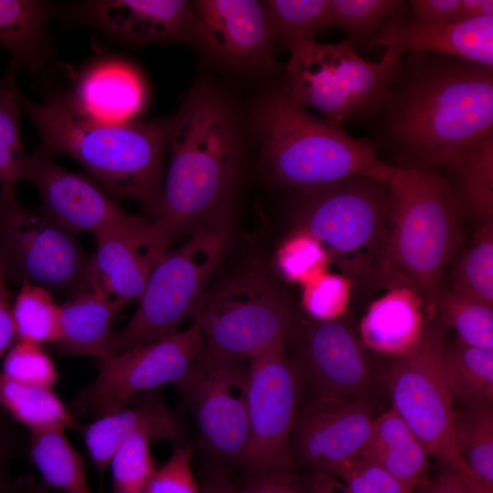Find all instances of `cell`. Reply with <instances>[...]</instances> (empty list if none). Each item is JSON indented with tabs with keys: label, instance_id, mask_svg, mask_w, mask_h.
<instances>
[{
	"label": "cell",
	"instance_id": "6da1fadb",
	"mask_svg": "<svg viewBox=\"0 0 493 493\" xmlns=\"http://www.w3.org/2000/svg\"><path fill=\"white\" fill-rule=\"evenodd\" d=\"M369 123V140L388 165L443 168L493 131V67L437 53H406Z\"/></svg>",
	"mask_w": 493,
	"mask_h": 493
},
{
	"label": "cell",
	"instance_id": "7a4b0ae2",
	"mask_svg": "<svg viewBox=\"0 0 493 493\" xmlns=\"http://www.w3.org/2000/svg\"><path fill=\"white\" fill-rule=\"evenodd\" d=\"M247 118L222 87L197 80L177 111L159 206L151 220L168 248L230 218L250 139Z\"/></svg>",
	"mask_w": 493,
	"mask_h": 493
},
{
	"label": "cell",
	"instance_id": "3957f363",
	"mask_svg": "<svg viewBox=\"0 0 493 493\" xmlns=\"http://www.w3.org/2000/svg\"><path fill=\"white\" fill-rule=\"evenodd\" d=\"M18 103L38 131L36 151L51 158H73L113 200L135 201L151 220L155 216L173 114L111 122L85 114L69 96H54L38 104L18 92Z\"/></svg>",
	"mask_w": 493,
	"mask_h": 493
},
{
	"label": "cell",
	"instance_id": "277c9868",
	"mask_svg": "<svg viewBox=\"0 0 493 493\" xmlns=\"http://www.w3.org/2000/svg\"><path fill=\"white\" fill-rule=\"evenodd\" d=\"M246 118L259 163L278 186L300 190L355 175L387 183L395 170L378 157L369 138H354L310 113L284 83L258 93Z\"/></svg>",
	"mask_w": 493,
	"mask_h": 493
},
{
	"label": "cell",
	"instance_id": "5b68a950",
	"mask_svg": "<svg viewBox=\"0 0 493 493\" xmlns=\"http://www.w3.org/2000/svg\"><path fill=\"white\" fill-rule=\"evenodd\" d=\"M387 184L391 228L379 287L413 290L434 319L444 271L462 244L466 216L448 181L435 171L395 168Z\"/></svg>",
	"mask_w": 493,
	"mask_h": 493
},
{
	"label": "cell",
	"instance_id": "8992f818",
	"mask_svg": "<svg viewBox=\"0 0 493 493\" xmlns=\"http://www.w3.org/2000/svg\"><path fill=\"white\" fill-rule=\"evenodd\" d=\"M291 208L298 229L321 243L344 277L379 287L391 228L386 182L355 175L296 190Z\"/></svg>",
	"mask_w": 493,
	"mask_h": 493
},
{
	"label": "cell",
	"instance_id": "52a82bcc",
	"mask_svg": "<svg viewBox=\"0 0 493 493\" xmlns=\"http://www.w3.org/2000/svg\"><path fill=\"white\" fill-rule=\"evenodd\" d=\"M191 317L205 351L246 360L287 344L297 319L284 288L255 265L208 285Z\"/></svg>",
	"mask_w": 493,
	"mask_h": 493
},
{
	"label": "cell",
	"instance_id": "ba28073f",
	"mask_svg": "<svg viewBox=\"0 0 493 493\" xmlns=\"http://www.w3.org/2000/svg\"><path fill=\"white\" fill-rule=\"evenodd\" d=\"M284 85L302 107L342 126L351 121H370L379 110L401 57L385 51L379 62L362 58L346 39L322 44L315 39L289 49Z\"/></svg>",
	"mask_w": 493,
	"mask_h": 493
},
{
	"label": "cell",
	"instance_id": "9c48e42d",
	"mask_svg": "<svg viewBox=\"0 0 493 493\" xmlns=\"http://www.w3.org/2000/svg\"><path fill=\"white\" fill-rule=\"evenodd\" d=\"M229 223L230 218L197 231L166 252L153 267L136 311L121 330L114 331L106 356L176 332L192 315L225 255Z\"/></svg>",
	"mask_w": 493,
	"mask_h": 493
},
{
	"label": "cell",
	"instance_id": "30bf717a",
	"mask_svg": "<svg viewBox=\"0 0 493 493\" xmlns=\"http://www.w3.org/2000/svg\"><path fill=\"white\" fill-rule=\"evenodd\" d=\"M0 260L7 280L68 297L91 287V255L77 234L41 208L20 204L15 186H0Z\"/></svg>",
	"mask_w": 493,
	"mask_h": 493
},
{
	"label": "cell",
	"instance_id": "8fae6325",
	"mask_svg": "<svg viewBox=\"0 0 493 493\" xmlns=\"http://www.w3.org/2000/svg\"><path fill=\"white\" fill-rule=\"evenodd\" d=\"M445 327L425 326L416 345L396 357L387 371L393 409L432 456L457 476L464 471L455 446L456 410L442 367Z\"/></svg>",
	"mask_w": 493,
	"mask_h": 493
},
{
	"label": "cell",
	"instance_id": "7c38bea8",
	"mask_svg": "<svg viewBox=\"0 0 493 493\" xmlns=\"http://www.w3.org/2000/svg\"><path fill=\"white\" fill-rule=\"evenodd\" d=\"M304 389L286 344L270 347L249 359L248 436L240 465L250 477L291 468L289 440Z\"/></svg>",
	"mask_w": 493,
	"mask_h": 493
},
{
	"label": "cell",
	"instance_id": "4fadbf2b",
	"mask_svg": "<svg viewBox=\"0 0 493 493\" xmlns=\"http://www.w3.org/2000/svg\"><path fill=\"white\" fill-rule=\"evenodd\" d=\"M205 339L194 324L127 351L100 359L97 377L72 402L79 414L97 418L126 408L143 392L176 384L192 369Z\"/></svg>",
	"mask_w": 493,
	"mask_h": 493
},
{
	"label": "cell",
	"instance_id": "5bb4252c",
	"mask_svg": "<svg viewBox=\"0 0 493 493\" xmlns=\"http://www.w3.org/2000/svg\"><path fill=\"white\" fill-rule=\"evenodd\" d=\"M249 360L202 350L175 385L192 411L201 445L220 461L240 465L247 443Z\"/></svg>",
	"mask_w": 493,
	"mask_h": 493
},
{
	"label": "cell",
	"instance_id": "9a60e30c",
	"mask_svg": "<svg viewBox=\"0 0 493 493\" xmlns=\"http://www.w3.org/2000/svg\"><path fill=\"white\" fill-rule=\"evenodd\" d=\"M192 5L191 45L209 62L248 77L280 69L262 1L196 0Z\"/></svg>",
	"mask_w": 493,
	"mask_h": 493
},
{
	"label": "cell",
	"instance_id": "2e32d148",
	"mask_svg": "<svg viewBox=\"0 0 493 493\" xmlns=\"http://www.w3.org/2000/svg\"><path fill=\"white\" fill-rule=\"evenodd\" d=\"M288 341L313 398L348 399L367 396L371 368L361 341L342 317L320 321L296 319Z\"/></svg>",
	"mask_w": 493,
	"mask_h": 493
},
{
	"label": "cell",
	"instance_id": "e0dca14e",
	"mask_svg": "<svg viewBox=\"0 0 493 493\" xmlns=\"http://www.w3.org/2000/svg\"><path fill=\"white\" fill-rule=\"evenodd\" d=\"M377 416L367 396L302 400L289 440L291 464L332 474L361 455Z\"/></svg>",
	"mask_w": 493,
	"mask_h": 493
},
{
	"label": "cell",
	"instance_id": "ac0fdd59",
	"mask_svg": "<svg viewBox=\"0 0 493 493\" xmlns=\"http://www.w3.org/2000/svg\"><path fill=\"white\" fill-rule=\"evenodd\" d=\"M24 181L38 190L40 208L77 235L95 236L136 216L122 210L90 177L68 171L36 150L28 156Z\"/></svg>",
	"mask_w": 493,
	"mask_h": 493
},
{
	"label": "cell",
	"instance_id": "d6986e66",
	"mask_svg": "<svg viewBox=\"0 0 493 493\" xmlns=\"http://www.w3.org/2000/svg\"><path fill=\"white\" fill-rule=\"evenodd\" d=\"M94 237L90 289L104 292L121 310L140 299L153 267L168 251L152 221L137 215L129 224Z\"/></svg>",
	"mask_w": 493,
	"mask_h": 493
},
{
	"label": "cell",
	"instance_id": "ffe728a7",
	"mask_svg": "<svg viewBox=\"0 0 493 493\" xmlns=\"http://www.w3.org/2000/svg\"><path fill=\"white\" fill-rule=\"evenodd\" d=\"M73 17L131 45L191 44L192 1L95 0L75 6Z\"/></svg>",
	"mask_w": 493,
	"mask_h": 493
},
{
	"label": "cell",
	"instance_id": "44dd1931",
	"mask_svg": "<svg viewBox=\"0 0 493 493\" xmlns=\"http://www.w3.org/2000/svg\"><path fill=\"white\" fill-rule=\"evenodd\" d=\"M374 45L400 57L431 52L493 67V16L435 25L414 24L400 17L383 26Z\"/></svg>",
	"mask_w": 493,
	"mask_h": 493
},
{
	"label": "cell",
	"instance_id": "7402d4cb",
	"mask_svg": "<svg viewBox=\"0 0 493 493\" xmlns=\"http://www.w3.org/2000/svg\"><path fill=\"white\" fill-rule=\"evenodd\" d=\"M141 393L126 408L97 418L84 430L86 446L100 475L119 447L136 432L146 433L152 441H184L181 416L167 407L157 389Z\"/></svg>",
	"mask_w": 493,
	"mask_h": 493
},
{
	"label": "cell",
	"instance_id": "603a6c76",
	"mask_svg": "<svg viewBox=\"0 0 493 493\" xmlns=\"http://www.w3.org/2000/svg\"><path fill=\"white\" fill-rule=\"evenodd\" d=\"M85 114L100 121H132L146 100L143 79L126 61L99 60L89 66L76 79L68 95Z\"/></svg>",
	"mask_w": 493,
	"mask_h": 493
},
{
	"label": "cell",
	"instance_id": "cb8c5ba5",
	"mask_svg": "<svg viewBox=\"0 0 493 493\" xmlns=\"http://www.w3.org/2000/svg\"><path fill=\"white\" fill-rule=\"evenodd\" d=\"M55 5L39 0H0V46L10 57L8 68L39 72L54 55L47 23Z\"/></svg>",
	"mask_w": 493,
	"mask_h": 493
},
{
	"label": "cell",
	"instance_id": "d4e9b609",
	"mask_svg": "<svg viewBox=\"0 0 493 493\" xmlns=\"http://www.w3.org/2000/svg\"><path fill=\"white\" fill-rule=\"evenodd\" d=\"M423 305L413 290L391 288L371 305L362 318L360 326L362 343L377 352L396 357L408 352L425 330Z\"/></svg>",
	"mask_w": 493,
	"mask_h": 493
},
{
	"label": "cell",
	"instance_id": "484cf974",
	"mask_svg": "<svg viewBox=\"0 0 493 493\" xmlns=\"http://www.w3.org/2000/svg\"><path fill=\"white\" fill-rule=\"evenodd\" d=\"M58 308V349L68 355L105 357L115 331L114 318L121 311L116 303L101 290L91 288L68 297Z\"/></svg>",
	"mask_w": 493,
	"mask_h": 493
},
{
	"label": "cell",
	"instance_id": "4316f807",
	"mask_svg": "<svg viewBox=\"0 0 493 493\" xmlns=\"http://www.w3.org/2000/svg\"><path fill=\"white\" fill-rule=\"evenodd\" d=\"M429 456L423 443L393 409L376 417L369 441L359 456L411 489L426 482Z\"/></svg>",
	"mask_w": 493,
	"mask_h": 493
},
{
	"label": "cell",
	"instance_id": "83f0119b",
	"mask_svg": "<svg viewBox=\"0 0 493 493\" xmlns=\"http://www.w3.org/2000/svg\"><path fill=\"white\" fill-rule=\"evenodd\" d=\"M465 216L493 223V131L464 148L442 168Z\"/></svg>",
	"mask_w": 493,
	"mask_h": 493
},
{
	"label": "cell",
	"instance_id": "f1b7e54d",
	"mask_svg": "<svg viewBox=\"0 0 493 493\" xmlns=\"http://www.w3.org/2000/svg\"><path fill=\"white\" fill-rule=\"evenodd\" d=\"M455 446L471 493H493V405L464 406L455 416Z\"/></svg>",
	"mask_w": 493,
	"mask_h": 493
},
{
	"label": "cell",
	"instance_id": "f546056e",
	"mask_svg": "<svg viewBox=\"0 0 493 493\" xmlns=\"http://www.w3.org/2000/svg\"><path fill=\"white\" fill-rule=\"evenodd\" d=\"M442 367L453 404H493V350L447 342Z\"/></svg>",
	"mask_w": 493,
	"mask_h": 493
},
{
	"label": "cell",
	"instance_id": "4dcf8cb0",
	"mask_svg": "<svg viewBox=\"0 0 493 493\" xmlns=\"http://www.w3.org/2000/svg\"><path fill=\"white\" fill-rule=\"evenodd\" d=\"M28 451L47 486L64 493H93L87 481L83 458L63 428L30 431Z\"/></svg>",
	"mask_w": 493,
	"mask_h": 493
},
{
	"label": "cell",
	"instance_id": "1f68e13d",
	"mask_svg": "<svg viewBox=\"0 0 493 493\" xmlns=\"http://www.w3.org/2000/svg\"><path fill=\"white\" fill-rule=\"evenodd\" d=\"M0 406L18 424L37 431L73 427V414L51 388L16 382L0 372Z\"/></svg>",
	"mask_w": 493,
	"mask_h": 493
},
{
	"label": "cell",
	"instance_id": "d6a6232c",
	"mask_svg": "<svg viewBox=\"0 0 493 493\" xmlns=\"http://www.w3.org/2000/svg\"><path fill=\"white\" fill-rule=\"evenodd\" d=\"M435 316L445 328L456 331L459 341L493 350V305L452 288H440L435 303Z\"/></svg>",
	"mask_w": 493,
	"mask_h": 493
},
{
	"label": "cell",
	"instance_id": "836d02e7",
	"mask_svg": "<svg viewBox=\"0 0 493 493\" xmlns=\"http://www.w3.org/2000/svg\"><path fill=\"white\" fill-rule=\"evenodd\" d=\"M400 17H408V1L330 0L328 26L345 32L357 49L372 46L383 26Z\"/></svg>",
	"mask_w": 493,
	"mask_h": 493
},
{
	"label": "cell",
	"instance_id": "e575fe53",
	"mask_svg": "<svg viewBox=\"0 0 493 493\" xmlns=\"http://www.w3.org/2000/svg\"><path fill=\"white\" fill-rule=\"evenodd\" d=\"M330 0L262 1L275 44L288 50L328 26Z\"/></svg>",
	"mask_w": 493,
	"mask_h": 493
},
{
	"label": "cell",
	"instance_id": "d590c367",
	"mask_svg": "<svg viewBox=\"0 0 493 493\" xmlns=\"http://www.w3.org/2000/svg\"><path fill=\"white\" fill-rule=\"evenodd\" d=\"M16 74L8 68L0 79V186L24 181L28 161L21 136Z\"/></svg>",
	"mask_w": 493,
	"mask_h": 493
},
{
	"label": "cell",
	"instance_id": "8d00e7d4",
	"mask_svg": "<svg viewBox=\"0 0 493 493\" xmlns=\"http://www.w3.org/2000/svg\"><path fill=\"white\" fill-rule=\"evenodd\" d=\"M16 340L56 343L59 337V308L47 289L23 284L13 305Z\"/></svg>",
	"mask_w": 493,
	"mask_h": 493
},
{
	"label": "cell",
	"instance_id": "74e56055",
	"mask_svg": "<svg viewBox=\"0 0 493 493\" xmlns=\"http://www.w3.org/2000/svg\"><path fill=\"white\" fill-rule=\"evenodd\" d=\"M452 278V288L493 305V223L478 227L456 259Z\"/></svg>",
	"mask_w": 493,
	"mask_h": 493
},
{
	"label": "cell",
	"instance_id": "f35d334b",
	"mask_svg": "<svg viewBox=\"0 0 493 493\" xmlns=\"http://www.w3.org/2000/svg\"><path fill=\"white\" fill-rule=\"evenodd\" d=\"M150 436L142 431L131 435L115 452L110 466L112 493H145L156 472L149 445Z\"/></svg>",
	"mask_w": 493,
	"mask_h": 493
},
{
	"label": "cell",
	"instance_id": "ab89813d",
	"mask_svg": "<svg viewBox=\"0 0 493 493\" xmlns=\"http://www.w3.org/2000/svg\"><path fill=\"white\" fill-rule=\"evenodd\" d=\"M330 262L321 243L300 229L285 240L276 257L277 267L283 278L300 284L325 272Z\"/></svg>",
	"mask_w": 493,
	"mask_h": 493
},
{
	"label": "cell",
	"instance_id": "60d3db41",
	"mask_svg": "<svg viewBox=\"0 0 493 493\" xmlns=\"http://www.w3.org/2000/svg\"><path fill=\"white\" fill-rule=\"evenodd\" d=\"M302 286V306L309 319L326 321L342 317L351 299L350 279L325 271Z\"/></svg>",
	"mask_w": 493,
	"mask_h": 493
},
{
	"label": "cell",
	"instance_id": "b9f144b4",
	"mask_svg": "<svg viewBox=\"0 0 493 493\" xmlns=\"http://www.w3.org/2000/svg\"><path fill=\"white\" fill-rule=\"evenodd\" d=\"M2 372L8 378L28 385L51 388L56 383V367L40 344L16 340L5 354Z\"/></svg>",
	"mask_w": 493,
	"mask_h": 493
},
{
	"label": "cell",
	"instance_id": "7bdbcfd3",
	"mask_svg": "<svg viewBox=\"0 0 493 493\" xmlns=\"http://www.w3.org/2000/svg\"><path fill=\"white\" fill-rule=\"evenodd\" d=\"M331 475L339 477L351 493H412L387 471L359 456L341 463Z\"/></svg>",
	"mask_w": 493,
	"mask_h": 493
},
{
	"label": "cell",
	"instance_id": "ee69618b",
	"mask_svg": "<svg viewBox=\"0 0 493 493\" xmlns=\"http://www.w3.org/2000/svg\"><path fill=\"white\" fill-rule=\"evenodd\" d=\"M194 449L176 445L169 460L150 481L145 493H201L192 471Z\"/></svg>",
	"mask_w": 493,
	"mask_h": 493
},
{
	"label": "cell",
	"instance_id": "f6af8a7d",
	"mask_svg": "<svg viewBox=\"0 0 493 493\" xmlns=\"http://www.w3.org/2000/svg\"><path fill=\"white\" fill-rule=\"evenodd\" d=\"M460 0H410L407 19L418 25H435L457 21Z\"/></svg>",
	"mask_w": 493,
	"mask_h": 493
},
{
	"label": "cell",
	"instance_id": "bcb514c9",
	"mask_svg": "<svg viewBox=\"0 0 493 493\" xmlns=\"http://www.w3.org/2000/svg\"><path fill=\"white\" fill-rule=\"evenodd\" d=\"M238 493H307L303 484L290 469L251 477Z\"/></svg>",
	"mask_w": 493,
	"mask_h": 493
},
{
	"label": "cell",
	"instance_id": "7dc6e473",
	"mask_svg": "<svg viewBox=\"0 0 493 493\" xmlns=\"http://www.w3.org/2000/svg\"><path fill=\"white\" fill-rule=\"evenodd\" d=\"M11 292L0 260V360L16 341Z\"/></svg>",
	"mask_w": 493,
	"mask_h": 493
},
{
	"label": "cell",
	"instance_id": "c3c4849f",
	"mask_svg": "<svg viewBox=\"0 0 493 493\" xmlns=\"http://www.w3.org/2000/svg\"><path fill=\"white\" fill-rule=\"evenodd\" d=\"M13 418L0 411V477L6 472L9 461L22 452L25 440Z\"/></svg>",
	"mask_w": 493,
	"mask_h": 493
},
{
	"label": "cell",
	"instance_id": "681fc988",
	"mask_svg": "<svg viewBox=\"0 0 493 493\" xmlns=\"http://www.w3.org/2000/svg\"><path fill=\"white\" fill-rule=\"evenodd\" d=\"M307 493H351L336 476L316 471H307L301 480Z\"/></svg>",
	"mask_w": 493,
	"mask_h": 493
},
{
	"label": "cell",
	"instance_id": "f907efd6",
	"mask_svg": "<svg viewBox=\"0 0 493 493\" xmlns=\"http://www.w3.org/2000/svg\"><path fill=\"white\" fill-rule=\"evenodd\" d=\"M424 484L425 493H471L459 477L449 468H446L435 478Z\"/></svg>",
	"mask_w": 493,
	"mask_h": 493
},
{
	"label": "cell",
	"instance_id": "816d5d0a",
	"mask_svg": "<svg viewBox=\"0 0 493 493\" xmlns=\"http://www.w3.org/2000/svg\"><path fill=\"white\" fill-rule=\"evenodd\" d=\"M493 16L492 0H460L457 21Z\"/></svg>",
	"mask_w": 493,
	"mask_h": 493
},
{
	"label": "cell",
	"instance_id": "f5cc1de1",
	"mask_svg": "<svg viewBox=\"0 0 493 493\" xmlns=\"http://www.w3.org/2000/svg\"><path fill=\"white\" fill-rule=\"evenodd\" d=\"M10 493H48V487L32 477H23L13 480Z\"/></svg>",
	"mask_w": 493,
	"mask_h": 493
},
{
	"label": "cell",
	"instance_id": "db71d44e",
	"mask_svg": "<svg viewBox=\"0 0 493 493\" xmlns=\"http://www.w3.org/2000/svg\"><path fill=\"white\" fill-rule=\"evenodd\" d=\"M201 493H238L232 482L223 474H217L208 478Z\"/></svg>",
	"mask_w": 493,
	"mask_h": 493
},
{
	"label": "cell",
	"instance_id": "11a10c76",
	"mask_svg": "<svg viewBox=\"0 0 493 493\" xmlns=\"http://www.w3.org/2000/svg\"><path fill=\"white\" fill-rule=\"evenodd\" d=\"M13 479L8 473L0 477V493H10Z\"/></svg>",
	"mask_w": 493,
	"mask_h": 493
}]
</instances>
